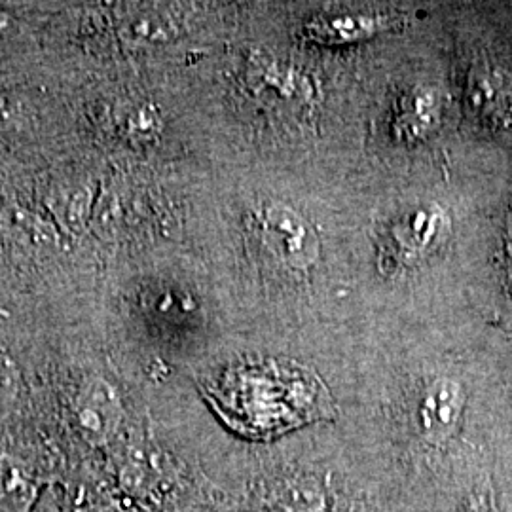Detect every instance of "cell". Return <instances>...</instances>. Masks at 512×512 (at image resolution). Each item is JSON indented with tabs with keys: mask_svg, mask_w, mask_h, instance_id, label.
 I'll use <instances>...</instances> for the list:
<instances>
[{
	"mask_svg": "<svg viewBox=\"0 0 512 512\" xmlns=\"http://www.w3.org/2000/svg\"><path fill=\"white\" fill-rule=\"evenodd\" d=\"M260 232L272 255L294 270H306L319 260V238L308 220L294 209L272 203L262 211Z\"/></svg>",
	"mask_w": 512,
	"mask_h": 512,
	"instance_id": "cell-1",
	"label": "cell"
},
{
	"mask_svg": "<svg viewBox=\"0 0 512 512\" xmlns=\"http://www.w3.org/2000/svg\"><path fill=\"white\" fill-rule=\"evenodd\" d=\"M465 393L456 380L439 378L425 389L420 404L421 433L433 446H444L458 433Z\"/></svg>",
	"mask_w": 512,
	"mask_h": 512,
	"instance_id": "cell-2",
	"label": "cell"
},
{
	"mask_svg": "<svg viewBox=\"0 0 512 512\" xmlns=\"http://www.w3.org/2000/svg\"><path fill=\"white\" fill-rule=\"evenodd\" d=\"M446 226L448 219L437 205L416 207L395 222L391 230L395 255L403 262L418 260L442 239Z\"/></svg>",
	"mask_w": 512,
	"mask_h": 512,
	"instance_id": "cell-3",
	"label": "cell"
},
{
	"mask_svg": "<svg viewBox=\"0 0 512 512\" xmlns=\"http://www.w3.org/2000/svg\"><path fill=\"white\" fill-rule=\"evenodd\" d=\"M467 105L484 124H505L512 112V95L505 76L488 65L473 67L467 84Z\"/></svg>",
	"mask_w": 512,
	"mask_h": 512,
	"instance_id": "cell-4",
	"label": "cell"
},
{
	"mask_svg": "<svg viewBox=\"0 0 512 512\" xmlns=\"http://www.w3.org/2000/svg\"><path fill=\"white\" fill-rule=\"evenodd\" d=\"M76 418L84 435L93 442H107L120 421V401L105 382L88 385L76 404Z\"/></svg>",
	"mask_w": 512,
	"mask_h": 512,
	"instance_id": "cell-5",
	"label": "cell"
},
{
	"mask_svg": "<svg viewBox=\"0 0 512 512\" xmlns=\"http://www.w3.org/2000/svg\"><path fill=\"white\" fill-rule=\"evenodd\" d=\"M391 16H342L319 19L308 27V37L321 44H344L378 35L393 25Z\"/></svg>",
	"mask_w": 512,
	"mask_h": 512,
	"instance_id": "cell-6",
	"label": "cell"
},
{
	"mask_svg": "<svg viewBox=\"0 0 512 512\" xmlns=\"http://www.w3.org/2000/svg\"><path fill=\"white\" fill-rule=\"evenodd\" d=\"M440 122V97L431 88H416L404 95L395 126L408 139L429 137Z\"/></svg>",
	"mask_w": 512,
	"mask_h": 512,
	"instance_id": "cell-7",
	"label": "cell"
},
{
	"mask_svg": "<svg viewBox=\"0 0 512 512\" xmlns=\"http://www.w3.org/2000/svg\"><path fill=\"white\" fill-rule=\"evenodd\" d=\"M35 484L14 459H0V512H25L35 499Z\"/></svg>",
	"mask_w": 512,
	"mask_h": 512,
	"instance_id": "cell-8",
	"label": "cell"
},
{
	"mask_svg": "<svg viewBox=\"0 0 512 512\" xmlns=\"http://www.w3.org/2000/svg\"><path fill=\"white\" fill-rule=\"evenodd\" d=\"M275 511L321 512L325 507V495L313 478L287 480L274 495Z\"/></svg>",
	"mask_w": 512,
	"mask_h": 512,
	"instance_id": "cell-9",
	"label": "cell"
},
{
	"mask_svg": "<svg viewBox=\"0 0 512 512\" xmlns=\"http://www.w3.org/2000/svg\"><path fill=\"white\" fill-rule=\"evenodd\" d=\"M19 374L18 368L10 357L0 353V420L12 410L18 399Z\"/></svg>",
	"mask_w": 512,
	"mask_h": 512,
	"instance_id": "cell-10",
	"label": "cell"
},
{
	"mask_svg": "<svg viewBox=\"0 0 512 512\" xmlns=\"http://www.w3.org/2000/svg\"><path fill=\"white\" fill-rule=\"evenodd\" d=\"M334 512H374L370 511L363 503H357V501H342L338 503L336 511Z\"/></svg>",
	"mask_w": 512,
	"mask_h": 512,
	"instance_id": "cell-11",
	"label": "cell"
},
{
	"mask_svg": "<svg viewBox=\"0 0 512 512\" xmlns=\"http://www.w3.org/2000/svg\"><path fill=\"white\" fill-rule=\"evenodd\" d=\"M461 512H488V505H486L484 499H475Z\"/></svg>",
	"mask_w": 512,
	"mask_h": 512,
	"instance_id": "cell-12",
	"label": "cell"
},
{
	"mask_svg": "<svg viewBox=\"0 0 512 512\" xmlns=\"http://www.w3.org/2000/svg\"><path fill=\"white\" fill-rule=\"evenodd\" d=\"M507 247H509V256H511L512 264V207L511 213H509V236H507Z\"/></svg>",
	"mask_w": 512,
	"mask_h": 512,
	"instance_id": "cell-13",
	"label": "cell"
}]
</instances>
